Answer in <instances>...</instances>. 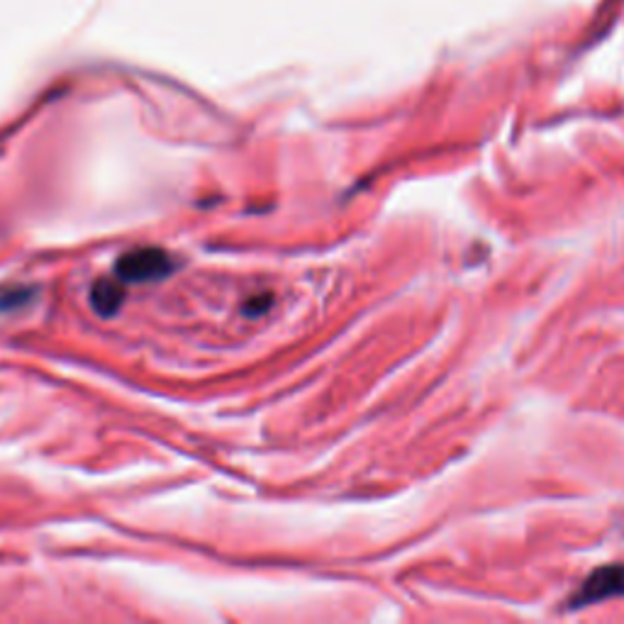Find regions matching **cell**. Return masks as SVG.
<instances>
[{
  "label": "cell",
  "instance_id": "1",
  "mask_svg": "<svg viewBox=\"0 0 624 624\" xmlns=\"http://www.w3.org/2000/svg\"><path fill=\"white\" fill-rule=\"evenodd\" d=\"M174 259L166 252L161 250H137L125 254L120 262H117V278L125 284H152V281H161L166 278L171 271H174Z\"/></svg>",
  "mask_w": 624,
  "mask_h": 624
},
{
  "label": "cell",
  "instance_id": "2",
  "mask_svg": "<svg viewBox=\"0 0 624 624\" xmlns=\"http://www.w3.org/2000/svg\"><path fill=\"white\" fill-rule=\"evenodd\" d=\"M624 596V564H615V566H605L590 576L580 593L568 602L571 608H586L590 602L598 600H608V598H620Z\"/></svg>",
  "mask_w": 624,
  "mask_h": 624
},
{
  "label": "cell",
  "instance_id": "3",
  "mask_svg": "<svg viewBox=\"0 0 624 624\" xmlns=\"http://www.w3.org/2000/svg\"><path fill=\"white\" fill-rule=\"evenodd\" d=\"M123 300H125L123 286L117 284V281H113V278H103V281L95 284L93 290H91V305L103 317L115 315V312L120 310Z\"/></svg>",
  "mask_w": 624,
  "mask_h": 624
}]
</instances>
